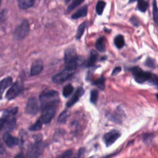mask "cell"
Returning <instances> with one entry per match:
<instances>
[{
	"label": "cell",
	"instance_id": "1",
	"mask_svg": "<svg viewBox=\"0 0 158 158\" xmlns=\"http://www.w3.org/2000/svg\"><path fill=\"white\" fill-rule=\"evenodd\" d=\"M41 109L50 106H57L59 102V93L52 89H45L40 95Z\"/></svg>",
	"mask_w": 158,
	"mask_h": 158
},
{
	"label": "cell",
	"instance_id": "2",
	"mask_svg": "<svg viewBox=\"0 0 158 158\" xmlns=\"http://www.w3.org/2000/svg\"><path fill=\"white\" fill-rule=\"evenodd\" d=\"M83 59L82 57L77 55L75 48L70 47L65 50L64 54V62L66 67L77 69V68L82 64Z\"/></svg>",
	"mask_w": 158,
	"mask_h": 158
},
{
	"label": "cell",
	"instance_id": "3",
	"mask_svg": "<svg viewBox=\"0 0 158 158\" xmlns=\"http://www.w3.org/2000/svg\"><path fill=\"white\" fill-rule=\"evenodd\" d=\"M129 70L131 72L135 81L140 84L148 81L152 75L151 72L144 71L138 66L131 67Z\"/></svg>",
	"mask_w": 158,
	"mask_h": 158
},
{
	"label": "cell",
	"instance_id": "4",
	"mask_svg": "<svg viewBox=\"0 0 158 158\" xmlns=\"http://www.w3.org/2000/svg\"><path fill=\"white\" fill-rule=\"evenodd\" d=\"M44 145L43 142L40 139H36L35 143H32L28 149L27 156L28 157H38L40 156L44 150Z\"/></svg>",
	"mask_w": 158,
	"mask_h": 158
},
{
	"label": "cell",
	"instance_id": "5",
	"mask_svg": "<svg viewBox=\"0 0 158 158\" xmlns=\"http://www.w3.org/2000/svg\"><path fill=\"white\" fill-rule=\"evenodd\" d=\"M30 30L29 24L27 20H24L19 25L13 32V36L17 40H21L25 38L28 34Z\"/></svg>",
	"mask_w": 158,
	"mask_h": 158
},
{
	"label": "cell",
	"instance_id": "6",
	"mask_svg": "<svg viewBox=\"0 0 158 158\" xmlns=\"http://www.w3.org/2000/svg\"><path fill=\"white\" fill-rule=\"evenodd\" d=\"M75 70V69L66 67L63 70L52 77V81L56 84H60L72 77Z\"/></svg>",
	"mask_w": 158,
	"mask_h": 158
},
{
	"label": "cell",
	"instance_id": "7",
	"mask_svg": "<svg viewBox=\"0 0 158 158\" xmlns=\"http://www.w3.org/2000/svg\"><path fill=\"white\" fill-rule=\"evenodd\" d=\"M56 106H50L41 109L42 114L40 119L43 123H49L54 118L56 114Z\"/></svg>",
	"mask_w": 158,
	"mask_h": 158
},
{
	"label": "cell",
	"instance_id": "8",
	"mask_svg": "<svg viewBox=\"0 0 158 158\" xmlns=\"http://www.w3.org/2000/svg\"><path fill=\"white\" fill-rule=\"evenodd\" d=\"M121 136L120 132L117 130H112L103 136V141L107 147L113 144Z\"/></svg>",
	"mask_w": 158,
	"mask_h": 158
},
{
	"label": "cell",
	"instance_id": "9",
	"mask_svg": "<svg viewBox=\"0 0 158 158\" xmlns=\"http://www.w3.org/2000/svg\"><path fill=\"white\" fill-rule=\"evenodd\" d=\"M23 89V83L19 81L15 82L9 89L6 94V98L8 100L14 99Z\"/></svg>",
	"mask_w": 158,
	"mask_h": 158
},
{
	"label": "cell",
	"instance_id": "10",
	"mask_svg": "<svg viewBox=\"0 0 158 158\" xmlns=\"http://www.w3.org/2000/svg\"><path fill=\"white\" fill-rule=\"evenodd\" d=\"M39 110V106L35 98H30L27 101L25 112L29 115H35Z\"/></svg>",
	"mask_w": 158,
	"mask_h": 158
},
{
	"label": "cell",
	"instance_id": "11",
	"mask_svg": "<svg viewBox=\"0 0 158 158\" xmlns=\"http://www.w3.org/2000/svg\"><path fill=\"white\" fill-rule=\"evenodd\" d=\"M84 89L83 87H78L77 89V91H75V93H74V94L70 98V99L66 103V106L69 108L72 107L73 105H74L75 104V102H77L79 98L83 96V94H84Z\"/></svg>",
	"mask_w": 158,
	"mask_h": 158
},
{
	"label": "cell",
	"instance_id": "12",
	"mask_svg": "<svg viewBox=\"0 0 158 158\" xmlns=\"http://www.w3.org/2000/svg\"><path fill=\"white\" fill-rule=\"evenodd\" d=\"M43 63L41 60H35L31 65L30 69V74L31 76L38 75L43 70Z\"/></svg>",
	"mask_w": 158,
	"mask_h": 158
},
{
	"label": "cell",
	"instance_id": "13",
	"mask_svg": "<svg viewBox=\"0 0 158 158\" xmlns=\"http://www.w3.org/2000/svg\"><path fill=\"white\" fill-rule=\"evenodd\" d=\"M3 140L7 146L9 148H12L19 143V140L17 138L13 136L8 132H6L3 135Z\"/></svg>",
	"mask_w": 158,
	"mask_h": 158
},
{
	"label": "cell",
	"instance_id": "14",
	"mask_svg": "<svg viewBox=\"0 0 158 158\" xmlns=\"http://www.w3.org/2000/svg\"><path fill=\"white\" fill-rule=\"evenodd\" d=\"M5 119V124H4V129L7 131H12L14 129L16 125V119L15 115L10 116H6L3 117Z\"/></svg>",
	"mask_w": 158,
	"mask_h": 158
},
{
	"label": "cell",
	"instance_id": "15",
	"mask_svg": "<svg viewBox=\"0 0 158 158\" xmlns=\"http://www.w3.org/2000/svg\"><path fill=\"white\" fill-rule=\"evenodd\" d=\"M95 47L96 49L101 52L106 51V38L104 36L99 38L95 44Z\"/></svg>",
	"mask_w": 158,
	"mask_h": 158
},
{
	"label": "cell",
	"instance_id": "16",
	"mask_svg": "<svg viewBox=\"0 0 158 158\" xmlns=\"http://www.w3.org/2000/svg\"><path fill=\"white\" fill-rule=\"evenodd\" d=\"M12 83V78L11 77H7L2 79L0 81V91L3 93L4 91Z\"/></svg>",
	"mask_w": 158,
	"mask_h": 158
},
{
	"label": "cell",
	"instance_id": "17",
	"mask_svg": "<svg viewBox=\"0 0 158 158\" xmlns=\"http://www.w3.org/2000/svg\"><path fill=\"white\" fill-rule=\"evenodd\" d=\"M87 12H88V7L86 6H85L82 8L78 9L76 12H75L72 15V18L73 19H77L80 17H85L86 15Z\"/></svg>",
	"mask_w": 158,
	"mask_h": 158
},
{
	"label": "cell",
	"instance_id": "18",
	"mask_svg": "<svg viewBox=\"0 0 158 158\" xmlns=\"http://www.w3.org/2000/svg\"><path fill=\"white\" fill-rule=\"evenodd\" d=\"M35 0H17V3L20 8L27 9L31 7L34 4Z\"/></svg>",
	"mask_w": 158,
	"mask_h": 158
},
{
	"label": "cell",
	"instance_id": "19",
	"mask_svg": "<svg viewBox=\"0 0 158 158\" xmlns=\"http://www.w3.org/2000/svg\"><path fill=\"white\" fill-rule=\"evenodd\" d=\"M98 58V53L94 50H92L90 52L89 57L87 61L86 66L87 67H92L94 65Z\"/></svg>",
	"mask_w": 158,
	"mask_h": 158
},
{
	"label": "cell",
	"instance_id": "20",
	"mask_svg": "<svg viewBox=\"0 0 158 158\" xmlns=\"http://www.w3.org/2000/svg\"><path fill=\"white\" fill-rule=\"evenodd\" d=\"M114 43L115 46L118 48V49H122L123 46L125 45V40L124 38L122 35H118L116 36L114 40Z\"/></svg>",
	"mask_w": 158,
	"mask_h": 158
},
{
	"label": "cell",
	"instance_id": "21",
	"mask_svg": "<svg viewBox=\"0 0 158 158\" xmlns=\"http://www.w3.org/2000/svg\"><path fill=\"white\" fill-rule=\"evenodd\" d=\"M137 2V9L141 12H144L147 10L149 4L145 0H136Z\"/></svg>",
	"mask_w": 158,
	"mask_h": 158
},
{
	"label": "cell",
	"instance_id": "22",
	"mask_svg": "<svg viewBox=\"0 0 158 158\" xmlns=\"http://www.w3.org/2000/svg\"><path fill=\"white\" fill-rule=\"evenodd\" d=\"M152 17L154 22L158 26V7L156 0H154L152 2Z\"/></svg>",
	"mask_w": 158,
	"mask_h": 158
},
{
	"label": "cell",
	"instance_id": "23",
	"mask_svg": "<svg viewBox=\"0 0 158 158\" xmlns=\"http://www.w3.org/2000/svg\"><path fill=\"white\" fill-rule=\"evenodd\" d=\"M93 85L96 86L101 90H104L105 88V78L104 77H101L93 82Z\"/></svg>",
	"mask_w": 158,
	"mask_h": 158
},
{
	"label": "cell",
	"instance_id": "24",
	"mask_svg": "<svg viewBox=\"0 0 158 158\" xmlns=\"http://www.w3.org/2000/svg\"><path fill=\"white\" fill-rule=\"evenodd\" d=\"M73 87L71 84H68L66 86H64L62 90V95L67 98L69 97L73 92Z\"/></svg>",
	"mask_w": 158,
	"mask_h": 158
},
{
	"label": "cell",
	"instance_id": "25",
	"mask_svg": "<svg viewBox=\"0 0 158 158\" xmlns=\"http://www.w3.org/2000/svg\"><path fill=\"white\" fill-rule=\"evenodd\" d=\"M106 6V2L104 1H99L96 6V12L98 15H101Z\"/></svg>",
	"mask_w": 158,
	"mask_h": 158
},
{
	"label": "cell",
	"instance_id": "26",
	"mask_svg": "<svg viewBox=\"0 0 158 158\" xmlns=\"http://www.w3.org/2000/svg\"><path fill=\"white\" fill-rule=\"evenodd\" d=\"M69 116V111L67 110H65L62 112H61V114L58 117L57 122L60 123H64L66 122L67 118H68Z\"/></svg>",
	"mask_w": 158,
	"mask_h": 158
},
{
	"label": "cell",
	"instance_id": "27",
	"mask_svg": "<svg viewBox=\"0 0 158 158\" xmlns=\"http://www.w3.org/2000/svg\"><path fill=\"white\" fill-rule=\"evenodd\" d=\"M85 28H86V23L85 22H83L80 25V26L78 28L77 32L76 34V38L77 40L80 39V38L82 36V35L85 31Z\"/></svg>",
	"mask_w": 158,
	"mask_h": 158
},
{
	"label": "cell",
	"instance_id": "28",
	"mask_svg": "<svg viewBox=\"0 0 158 158\" xmlns=\"http://www.w3.org/2000/svg\"><path fill=\"white\" fill-rule=\"evenodd\" d=\"M42 125H43V122L41 120V119L39 118L38 120L36 121V122L33 125H32L29 128V130L31 131H38L41 130V128H42Z\"/></svg>",
	"mask_w": 158,
	"mask_h": 158
},
{
	"label": "cell",
	"instance_id": "29",
	"mask_svg": "<svg viewBox=\"0 0 158 158\" xmlns=\"http://www.w3.org/2000/svg\"><path fill=\"white\" fill-rule=\"evenodd\" d=\"M98 99V91L96 89H93L90 93V101L93 104H96Z\"/></svg>",
	"mask_w": 158,
	"mask_h": 158
},
{
	"label": "cell",
	"instance_id": "30",
	"mask_svg": "<svg viewBox=\"0 0 158 158\" xmlns=\"http://www.w3.org/2000/svg\"><path fill=\"white\" fill-rule=\"evenodd\" d=\"M85 0H74L72 4L68 7L67 9V12H70L72 10L74 9L75 7L78 6L82 2H83Z\"/></svg>",
	"mask_w": 158,
	"mask_h": 158
},
{
	"label": "cell",
	"instance_id": "31",
	"mask_svg": "<svg viewBox=\"0 0 158 158\" xmlns=\"http://www.w3.org/2000/svg\"><path fill=\"white\" fill-rule=\"evenodd\" d=\"M146 66L150 68H154L156 66V61L154 59L151 57H148L144 62Z\"/></svg>",
	"mask_w": 158,
	"mask_h": 158
},
{
	"label": "cell",
	"instance_id": "32",
	"mask_svg": "<svg viewBox=\"0 0 158 158\" xmlns=\"http://www.w3.org/2000/svg\"><path fill=\"white\" fill-rule=\"evenodd\" d=\"M148 81H149V83H151L152 85H154L155 86H156L158 88V76L152 73L151 77L150 78V79Z\"/></svg>",
	"mask_w": 158,
	"mask_h": 158
},
{
	"label": "cell",
	"instance_id": "33",
	"mask_svg": "<svg viewBox=\"0 0 158 158\" xmlns=\"http://www.w3.org/2000/svg\"><path fill=\"white\" fill-rule=\"evenodd\" d=\"M131 23L133 24V25L135 26V27H138L139 25V21L138 19L135 17V16H132L130 19Z\"/></svg>",
	"mask_w": 158,
	"mask_h": 158
},
{
	"label": "cell",
	"instance_id": "34",
	"mask_svg": "<svg viewBox=\"0 0 158 158\" xmlns=\"http://www.w3.org/2000/svg\"><path fill=\"white\" fill-rule=\"evenodd\" d=\"M72 152H73V151L72 150H67L64 153H63L61 156H60V157H65V158L70 157L72 155Z\"/></svg>",
	"mask_w": 158,
	"mask_h": 158
},
{
	"label": "cell",
	"instance_id": "35",
	"mask_svg": "<svg viewBox=\"0 0 158 158\" xmlns=\"http://www.w3.org/2000/svg\"><path fill=\"white\" fill-rule=\"evenodd\" d=\"M122 70V68L120 67H116L114 69V70H112V72L111 73L112 75H116L117 74H118L119 72H120Z\"/></svg>",
	"mask_w": 158,
	"mask_h": 158
},
{
	"label": "cell",
	"instance_id": "36",
	"mask_svg": "<svg viewBox=\"0 0 158 158\" xmlns=\"http://www.w3.org/2000/svg\"><path fill=\"white\" fill-rule=\"evenodd\" d=\"M5 124V119L4 117L0 118V131L4 128Z\"/></svg>",
	"mask_w": 158,
	"mask_h": 158
},
{
	"label": "cell",
	"instance_id": "37",
	"mask_svg": "<svg viewBox=\"0 0 158 158\" xmlns=\"http://www.w3.org/2000/svg\"><path fill=\"white\" fill-rule=\"evenodd\" d=\"M5 152V148L0 139V154H3Z\"/></svg>",
	"mask_w": 158,
	"mask_h": 158
},
{
	"label": "cell",
	"instance_id": "38",
	"mask_svg": "<svg viewBox=\"0 0 158 158\" xmlns=\"http://www.w3.org/2000/svg\"><path fill=\"white\" fill-rule=\"evenodd\" d=\"M84 152H85V149L84 148H81L80 150H79V152H78V156L79 157H81L83 156V155L84 154Z\"/></svg>",
	"mask_w": 158,
	"mask_h": 158
},
{
	"label": "cell",
	"instance_id": "39",
	"mask_svg": "<svg viewBox=\"0 0 158 158\" xmlns=\"http://www.w3.org/2000/svg\"><path fill=\"white\" fill-rule=\"evenodd\" d=\"M4 17H5V15H4V12H2V13L0 14V22L3 21V20L4 19Z\"/></svg>",
	"mask_w": 158,
	"mask_h": 158
},
{
	"label": "cell",
	"instance_id": "40",
	"mask_svg": "<svg viewBox=\"0 0 158 158\" xmlns=\"http://www.w3.org/2000/svg\"><path fill=\"white\" fill-rule=\"evenodd\" d=\"M135 1H136V0H129V1H128V2H129V3H131V2H135Z\"/></svg>",
	"mask_w": 158,
	"mask_h": 158
},
{
	"label": "cell",
	"instance_id": "41",
	"mask_svg": "<svg viewBox=\"0 0 158 158\" xmlns=\"http://www.w3.org/2000/svg\"><path fill=\"white\" fill-rule=\"evenodd\" d=\"M2 93H1V92L0 91V99L2 98Z\"/></svg>",
	"mask_w": 158,
	"mask_h": 158
},
{
	"label": "cell",
	"instance_id": "42",
	"mask_svg": "<svg viewBox=\"0 0 158 158\" xmlns=\"http://www.w3.org/2000/svg\"><path fill=\"white\" fill-rule=\"evenodd\" d=\"M70 1V0H65V2L66 3H67V2H69Z\"/></svg>",
	"mask_w": 158,
	"mask_h": 158
},
{
	"label": "cell",
	"instance_id": "43",
	"mask_svg": "<svg viewBox=\"0 0 158 158\" xmlns=\"http://www.w3.org/2000/svg\"><path fill=\"white\" fill-rule=\"evenodd\" d=\"M156 98H157V101H158V93H157V94H156Z\"/></svg>",
	"mask_w": 158,
	"mask_h": 158
},
{
	"label": "cell",
	"instance_id": "44",
	"mask_svg": "<svg viewBox=\"0 0 158 158\" xmlns=\"http://www.w3.org/2000/svg\"><path fill=\"white\" fill-rule=\"evenodd\" d=\"M1 0H0V4H1Z\"/></svg>",
	"mask_w": 158,
	"mask_h": 158
}]
</instances>
